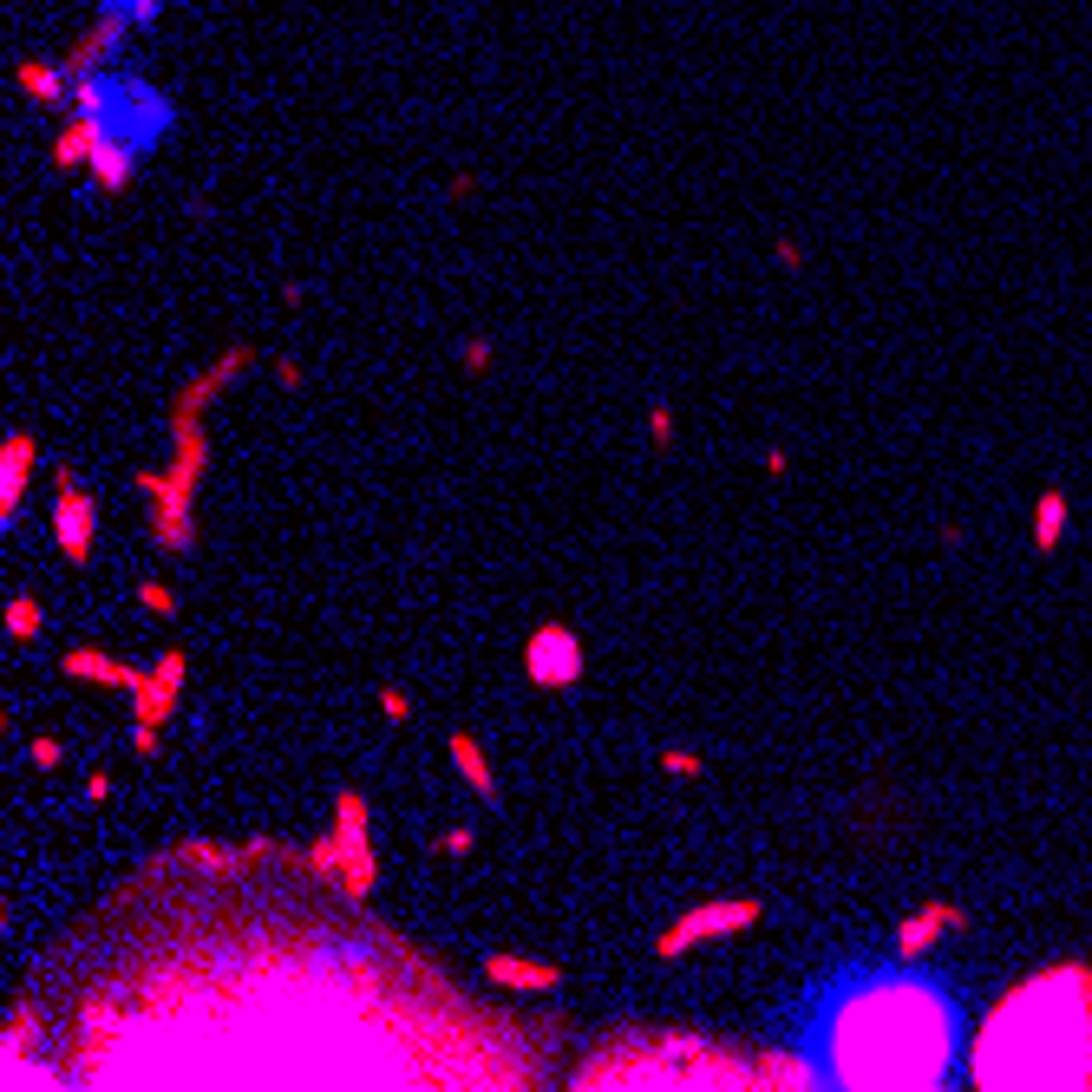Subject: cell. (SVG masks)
Listing matches in <instances>:
<instances>
[{
  "label": "cell",
  "instance_id": "1",
  "mask_svg": "<svg viewBox=\"0 0 1092 1092\" xmlns=\"http://www.w3.org/2000/svg\"><path fill=\"white\" fill-rule=\"evenodd\" d=\"M955 1001L922 975H877L831 994L811 1027V1073L824 1086H942L955 1060Z\"/></svg>",
  "mask_w": 1092,
  "mask_h": 1092
},
{
  "label": "cell",
  "instance_id": "2",
  "mask_svg": "<svg viewBox=\"0 0 1092 1092\" xmlns=\"http://www.w3.org/2000/svg\"><path fill=\"white\" fill-rule=\"evenodd\" d=\"M981 1086H1086L1092 1079V1007L1079 975L1021 988L994 1015L988 1047L975 1053Z\"/></svg>",
  "mask_w": 1092,
  "mask_h": 1092
},
{
  "label": "cell",
  "instance_id": "3",
  "mask_svg": "<svg viewBox=\"0 0 1092 1092\" xmlns=\"http://www.w3.org/2000/svg\"><path fill=\"white\" fill-rule=\"evenodd\" d=\"M569 675H576V648L556 641V635H543V641H537V681H569Z\"/></svg>",
  "mask_w": 1092,
  "mask_h": 1092
}]
</instances>
